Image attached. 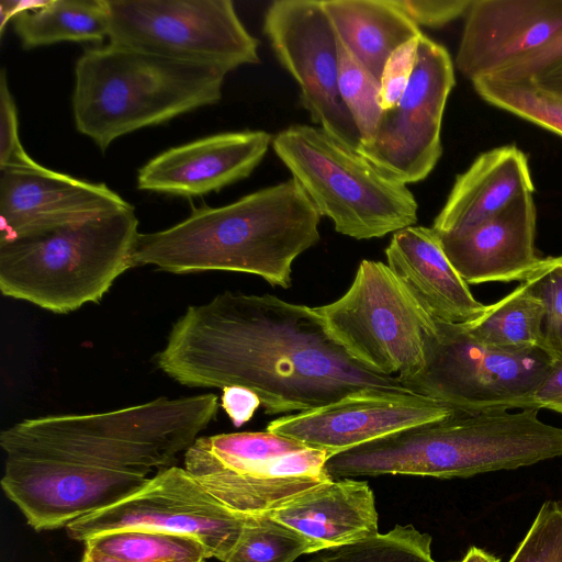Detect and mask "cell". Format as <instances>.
<instances>
[{"instance_id":"cell-1","label":"cell","mask_w":562,"mask_h":562,"mask_svg":"<svg viewBox=\"0 0 562 562\" xmlns=\"http://www.w3.org/2000/svg\"><path fill=\"white\" fill-rule=\"evenodd\" d=\"M217 409L205 393L23 419L0 434L1 487L34 530L66 528L176 465Z\"/></svg>"},{"instance_id":"cell-2","label":"cell","mask_w":562,"mask_h":562,"mask_svg":"<svg viewBox=\"0 0 562 562\" xmlns=\"http://www.w3.org/2000/svg\"><path fill=\"white\" fill-rule=\"evenodd\" d=\"M155 362L184 386L247 387L269 415L301 413L366 392L415 394L398 378L353 359L314 307L271 294L225 291L189 306Z\"/></svg>"},{"instance_id":"cell-3","label":"cell","mask_w":562,"mask_h":562,"mask_svg":"<svg viewBox=\"0 0 562 562\" xmlns=\"http://www.w3.org/2000/svg\"><path fill=\"white\" fill-rule=\"evenodd\" d=\"M321 217L291 178L224 206L194 209L166 229L139 233L134 266L172 273L246 272L288 289L294 260L321 239Z\"/></svg>"},{"instance_id":"cell-4","label":"cell","mask_w":562,"mask_h":562,"mask_svg":"<svg viewBox=\"0 0 562 562\" xmlns=\"http://www.w3.org/2000/svg\"><path fill=\"white\" fill-rule=\"evenodd\" d=\"M540 408L454 409L340 452L344 477L416 475L469 477L562 457V428L539 418Z\"/></svg>"},{"instance_id":"cell-5","label":"cell","mask_w":562,"mask_h":562,"mask_svg":"<svg viewBox=\"0 0 562 562\" xmlns=\"http://www.w3.org/2000/svg\"><path fill=\"white\" fill-rule=\"evenodd\" d=\"M138 220L133 205L0 236V290L64 314L98 303L134 266Z\"/></svg>"},{"instance_id":"cell-6","label":"cell","mask_w":562,"mask_h":562,"mask_svg":"<svg viewBox=\"0 0 562 562\" xmlns=\"http://www.w3.org/2000/svg\"><path fill=\"white\" fill-rule=\"evenodd\" d=\"M227 74L110 43L89 48L75 67L76 128L105 150L123 135L217 103Z\"/></svg>"},{"instance_id":"cell-7","label":"cell","mask_w":562,"mask_h":562,"mask_svg":"<svg viewBox=\"0 0 562 562\" xmlns=\"http://www.w3.org/2000/svg\"><path fill=\"white\" fill-rule=\"evenodd\" d=\"M276 155L336 232L380 238L417 223L418 203L406 187L318 126L293 124L272 139Z\"/></svg>"},{"instance_id":"cell-8","label":"cell","mask_w":562,"mask_h":562,"mask_svg":"<svg viewBox=\"0 0 562 562\" xmlns=\"http://www.w3.org/2000/svg\"><path fill=\"white\" fill-rule=\"evenodd\" d=\"M326 450L270 431L199 437L183 468L220 504L240 517L268 515L334 479Z\"/></svg>"},{"instance_id":"cell-9","label":"cell","mask_w":562,"mask_h":562,"mask_svg":"<svg viewBox=\"0 0 562 562\" xmlns=\"http://www.w3.org/2000/svg\"><path fill=\"white\" fill-rule=\"evenodd\" d=\"M425 358L424 369L401 383L417 395L464 411L536 407V393L553 367L543 349L488 347L463 325L435 319L425 331Z\"/></svg>"},{"instance_id":"cell-10","label":"cell","mask_w":562,"mask_h":562,"mask_svg":"<svg viewBox=\"0 0 562 562\" xmlns=\"http://www.w3.org/2000/svg\"><path fill=\"white\" fill-rule=\"evenodd\" d=\"M314 310L367 369L398 379L424 369L425 331L434 319L386 263L363 259L345 294Z\"/></svg>"},{"instance_id":"cell-11","label":"cell","mask_w":562,"mask_h":562,"mask_svg":"<svg viewBox=\"0 0 562 562\" xmlns=\"http://www.w3.org/2000/svg\"><path fill=\"white\" fill-rule=\"evenodd\" d=\"M106 1L110 44L227 72L260 61L231 0Z\"/></svg>"},{"instance_id":"cell-12","label":"cell","mask_w":562,"mask_h":562,"mask_svg":"<svg viewBox=\"0 0 562 562\" xmlns=\"http://www.w3.org/2000/svg\"><path fill=\"white\" fill-rule=\"evenodd\" d=\"M245 520L220 504L183 467L173 465L117 503L71 521L66 531L82 542L128 529L181 535L196 539L209 558L224 562Z\"/></svg>"},{"instance_id":"cell-13","label":"cell","mask_w":562,"mask_h":562,"mask_svg":"<svg viewBox=\"0 0 562 562\" xmlns=\"http://www.w3.org/2000/svg\"><path fill=\"white\" fill-rule=\"evenodd\" d=\"M454 85L449 52L422 34L404 94L394 109L383 111L375 134L357 153L403 184L427 178L442 155V117Z\"/></svg>"},{"instance_id":"cell-14","label":"cell","mask_w":562,"mask_h":562,"mask_svg":"<svg viewBox=\"0 0 562 562\" xmlns=\"http://www.w3.org/2000/svg\"><path fill=\"white\" fill-rule=\"evenodd\" d=\"M263 33L282 67L300 88V103L313 123L357 151L361 137L338 89V38L321 0H276Z\"/></svg>"},{"instance_id":"cell-15","label":"cell","mask_w":562,"mask_h":562,"mask_svg":"<svg viewBox=\"0 0 562 562\" xmlns=\"http://www.w3.org/2000/svg\"><path fill=\"white\" fill-rule=\"evenodd\" d=\"M454 409L417 394L366 392L276 418L266 430L310 448L326 450L331 457L387 435L442 419Z\"/></svg>"},{"instance_id":"cell-16","label":"cell","mask_w":562,"mask_h":562,"mask_svg":"<svg viewBox=\"0 0 562 562\" xmlns=\"http://www.w3.org/2000/svg\"><path fill=\"white\" fill-rule=\"evenodd\" d=\"M536 232V204L532 194H525L477 226L439 237L449 261L468 284L522 283L562 265V256L538 254Z\"/></svg>"},{"instance_id":"cell-17","label":"cell","mask_w":562,"mask_h":562,"mask_svg":"<svg viewBox=\"0 0 562 562\" xmlns=\"http://www.w3.org/2000/svg\"><path fill=\"white\" fill-rule=\"evenodd\" d=\"M562 30V0H472L456 56L469 80L491 77Z\"/></svg>"},{"instance_id":"cell-18","label":"cell","mask_w":562,"mask_h":562,"mask_svg":"<svg viewBox=\"0 0 562 562\" xmlns=\"http://www.w3.org/2000/svg\"><path fill=\"white\" fill-rule=\"evenodd\" d=\"M272 144L261 130L226 132L169 148L145 164L137 188L180 196H199L251 175Z\"/></svg>"},{"instance_id":"cell-19","label":"cell","mask_w":562,"mask_h":562,"mask_svg":"<svg viewBox=\"0 0 562 562\" xmlns=\"http://www.w3.org/2000/svg\"><path fill=\"white\" fill-rule=\"evenodd\" d=\"M130 205L105 183L77 179L35 160L27 166L0 168L1 235Z\"/></svg>"},{"instance_id":"cell-20","label":"cell","mask_w":562,"mask_h":562,"mask_svg":"<svg viewBox=\"0 0 562 562\" xmlns=\"http://www.w3.org/2000/svg\"><path fill=\"white\" fill-rule=\"evenodd\" d=\"M387 266L435 321L462 325L486 310L449 261L432 227L409 226L394 233L385 249Z\"/></svg>"},{"instance_id":"cell-21","label":"cell","mask_w":562,"mask_h":562,"mask_svg":"<svg viewBox=\"0 0 562 562\" xmlns=\"http://www.w3.org/2000/svg\"><path fill=\"white\" fill-rule=\"evenodd\" d=\"M267 516L296 532L308 554L379 533L374 494L355 477L334 479Z\"/></svg>"},{"instance_id":"cell-22","label":"cell","mask_w":562,"mask_h":562,"mask_svg":"<svg viewBox=\"0 0 562 562\" xmlns=\"http://www.w3.org/2000/svg\"><path fill=\"white\" fill-rule=\"evenodd\" d=\"M533 190L528 158L518 147L490 149L457 176L432 229L438 235L467 232Z\"/></svg>"},{"instance_id":"cell-23","label":"cell","mask_w":562,"mask_h":562,"mask_svg":"<svg viewBox=\"0 0 562 562\" xmlns=\"http://www.w3.org/2000/svg\"><path fill=\"white\" fill-rule=\"evenodd\" d=\"M338 40L380 81L401 45L422 35L393 0H321Z\"/></svg>"},{"instance_id":"cell-24","label":"cell","mask_w":562,"mask_h":562,"mask_svg":"<svg viewBox=\"0 0 562 562\" xmlns=\"http://www.w3.org/2000/svg\"><path fill=\"white\" fill-rule=\"evenodd\" d=\"M24 49L59 42L102 43L109 36L106 0H46L13 18Z\"/></svg>"},{"instance_id":"cell-25","label":"cell","mask_w":562,"mask_h":562,"mask_svg":"<svg viewBox=\"0 0 562 562\" xmlns=\"http://www.w3.org/2000/svg\"><path fill=\"white\" fill-rule=\"evenodd\" d=\"M537 280L520 283L505 297L487 305L479 318L462 324L467 333L482 345L493 348L546 350V308L535 289Z\"/></svg>"},{"instance_id":"cell-26","label":"cell","mask_w":562,"mask_h":562,"mask_svg":"<svg viewBox=\"0 0 562 562\" xmlns=\"http://www.w3.org/2000/svg\"><path fill=\"white\" fill-rule=\"evenodd\" d=\"M85 547L126 562L205 561L209 553L194 538L151 530H119L92 537Z\"/></svg>"},{"instance_id":"cell-27","label":"cell","mask_w":562,"mask_h":562,"mask_svg":"<svg viewBox=\"0 0 562 562\" xmlns=\"http://www.w3.org/2000/svg\"><path fill=\"white\" fill-rule=\"evenodd\" d=\"M431 536L413 525L319 551L308 562H440L431 553Z\"/></svg>"},{"instance_id":"cell-28","label":"cell","mask_w":562,"mask_h":562,"mask_svg":"<svg viewBox=\"0 0 562 562\" xmlns=\"http://www.w3.org/2000/svg\"><path fill=\"white\" fill-rule=\"evenodd\" d=\"M472 85L487 103L562 136V97L532 80L503 81L486 77Z\"/></svg>"},{"instance_id":"cell-29","label":"cell","mask_w":562,"mask_h":562,"mask_svg":"<svg viewBox=\"0 0 562 562\" xmlns=\"http://www.w3.org/2000/svg\"><path fill=\"white\" fill-rule=\"evenodd\" d=\"M308 554L306 542L269 516L246 517L244 529L224 562H294Z\"/></svg>"},{"instance_id":"cell-30","label":"cell","mask_w":562,"mask_h":562,"mask_svg":"<svg viewBox=\"0 0 562 562\" xmlns=\"http://www.w3.org/2000/svg\"><path fill=\"white\" fill-rule=\"evenodd\" d=\"M338 38V37H337ZM339 74L338 89L361 137L369 142L380 123L383 110L380 106V81L338 40Z\"/></svg>"},{"instance_id":"cell-31","label":"cell","mask_w":562,"mask_h":562,"mask_svg":"<svg viewBox=\"0 0 562 562\" xmlns=\"http://www.w3.org/2000/svg\"><path fill=\"white\" fill-rule=\"evenodd\" d=\"M508 562H562V498L542 504Z\"/></svg>"},{"instance_id":"cell-32","label":"cell","mask_w":562,"mask_h":562,"mask_svg":"<svg viewBox=\"0 0 562 562\" xmlns=\"http://www.w3.org/2000/svg\"><path fill=\"white\" fill-rule=\"evenodd\" d=\"M419 37L420 35L397 47L384 65L379 94L383 111L394 109L406 90L416 64Z\"/></svg>"},{"instance_id":"cell-33","label":"cell","mask_w":562,"mask_h":562,"mask_svg":"<svg viewBox=\"0 0 562 562\" xmlns=\"http://www.w3.org/2000/svg\"><path fill=\"white\" fill-rule=\"evenodd\" d=\"M535 289L546 308V351L553 363L562 364V273L558 268L548 272L535 282Z\"/></svg>"},{"instance_id":"cell-34","label":"cell","mask_w":562,"mask_h":562,"mask_svg":"<svg viewBox=\"0 0 562 562\" xmlns=\"http://www.w3.org/2000/svg\"><path fill=\"white\" fill-rule=\"evenodd\" d=\"M19 136L16 105L10 92L5 70L0 75V168L21 167L33 162Z\"/></svg>"},{"instance_id":"cell-35","label":"cell","mask_w":562,"mask_h":562,"mask_svg":"<svg viewBox=\"0 0 562 562\" xmlns=\"http://www.w3.org/2000/svg\"><path fill=\"white\" fill-rule=\"evenodd\" d=\"M562 63V30L539 48L491 76L503 81L532 80ZM486 78V77H485Z\"/></svg>"},{"instance_id":"cell-36","label":"cell","mask_w":562,"mask_h":562,"mask_svg":"<svg viewBox=\"0 0 562 562\" xmlns=\"http://www.w3.org/2000/svg\"><path fill=\"white\" fill-rule=\"evenodd\" d=\"M418 26L441 27L464 15L472 0H393Z\"/></svg>"},{"instance_id":"cell-37","label":"cell","mask_w":562,"mask_h":562,"mask_svg":"<svg viewBox=\"0 0 562 562\" xmlns=\"http://www.w3.org/2000/svg\"><path fill=\"white\" fill-rule=\"evenodd\" d=\"M221 405L234 426L239 427L251 419L261 402L251 390L233 385L223 389Z\"/></svg>"},{"instance_id":"cell-38","label":"cell","mask_w":562,"mask_h":562,"mask_svg":"<svg viewBox=\"0 0 562 562\" xmlns=\"http://www.w3.org/2000/svg\"><path fill=\"white\" fill-rule=\"evenodd\" d=\"M535 406L562 414V364L553 363L535 396Z\"/></svg>"},{"instance_id":"cell-39","label":"cell","mask_w":562,"mask_h":562,"mask_svg":"<svg viewBox=\"0 0 562 562\" xmlns=\"http://www.w3.org/2000/svg\"><path fill=\"white\" fill-rule=\"evenodd\" d=\"M532 81L540 88L562 97V63L539 75Z\"/></svg>"},{"instance_id":"cell-40","label":"cell","mask_w":562,"mask_h":562,"mask_svg":"<svg viewBox=\"0 0 562 562\" xmlns=\"http://www.w3.org/2000/svg\"><path fill=\"white\" fill-rule=\"evenodd\" d=\"M43 1H18V0H1L0 2V29L1 33L5 27V23L14 18L20 12L35 8L40 5Z\"/></svg>"},{"instance_id":"cell-41","label":"cell","mask_w":562,"mask_h":562,"mask_svg":"<svg viewBox=\"0 0 562 562\" xmlns=\"http://www.w3.org/2000/svg\"><path fill=\"white\" fill-rule=\"evenodd\" d=\"M460 562H499L492 554L472 547Z\"/></svg>"},{"instance_id":"cell-42","label":"cell","mask_w":562,"mask_h":562,"mask_svg":"<svg viewBox=\"0 0 562 562\" xmlns=\"http://www.w3.org/2000/svg\"><path fill=\"white\" fill-rule=\"evenodd\" d=\"M80 562H126V561L111 558L109 555L102 554L98 551H94L92 549L85 547L83 554L81 557ZM194 562H205V561H194Z\"/></svg>"},{"instance_id":"cell-43","label":"cell","mask_w":562,"mask_h":562,"mask_svg":"<svg viewBox=\"0 0 562 562\" xmlns=\"http://www.w3.org/2000/svg\"><path fill=\"white\" fill-rule=\"evenodd\" d=\"M558 270L562 273V265L558 267Z\"/></svg>"}]
</instances>
